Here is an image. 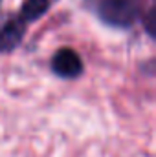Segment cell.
<instances>
[{
	"label": "cell",
	"instance_id": "2",
	"mask_svg": "<svg viewBox=\"0 0 156 157\" xmlns=\"http://www.w3.org/2000/svg\"><path fill=\"white\" fill-rule=\"evenodd\" d=\"M51 68L59 77L74 78L83 71V62L74 49L61 48L59 51H55V55L51 59Z\"/></svg>",
	"mask_w": 156,
	"mask_h": 157
},
{
	"label": "cell",
	"instance_id": "1",
	"mask_svg": "<svg viewBox=\"0 0 156 157\" xmlns=\"http://www.w3.org/2000/svg\"><path fill=\"white\" fill-rule=\"evenodd\" d=\"M97 11L103 22L114 28H129L138 18V6L134 0H101Z\"/></svg>",
	"mask_w": 156,
	"mask_h": 157
},
{
	"label": "cell",
	"instance_id": "3",
	"mask_svg": "<svg viewBox=\"0 0 156 157\" xmlns=\"http://www.w3.org/2000/svg\"><path fill=\"white\" fill-rule=\"evenodd\" d=\"M24 35V24L22 20H11L0 28V51L13 49Z\"/></svg>",
	"mask_w": 156,
	"mask_h": 157
},
{
	"label": "cell",
	"instance_id": "4",
	"mask_svg": "<svg viewBox=\"0 0 156 157\" xmlns=\"http://www.w3.org/2000/svg\"><path fill=\"white\" fill-rule=\"evenodd\" d=\"M48 6H50L48 0H26L22 9H20V20H24V22L37 20L39 17L46 13Z\"/></svg>",
	"mask_w": 156,
	"mask_h": 157
}]
</instances>
